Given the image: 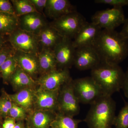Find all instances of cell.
<instances>
[{
  "mask_svg": "<svg viewBox=\"0 0 128 128\" xmlns=\"http://www.w3.org/2000/svg\"><path fill=\"white\" fill-rule=\"evenodd\" d=\"M93 46L107 63L119 64L128 56V40L115 30L102 29Z\"/></svg>",
  "mask_w": 128,
  "mask_h": 128,
  "instance_id": "cell-1",
  "label": "cell"
},
{
  "mask_svg": "<svg viewBox=\"0 0 128 128\" xmlns=\"http://www.w3.org/2000/svg\"><path fill=\"white\" fill-rule=\"evenodd\" d=\"M91 70V77L104 95L112 96L122 89L125 72L119 64L101 61Z\"/></svg>",
  "mask_w": 128,
  "mask_h": 128,
  "instance_id": "cell-2",
  "label": "cell"
},
{
  "mask_svg": "<svg viewBox=\"0 0 128 128\" xmlns=\"http://www.w3.org/2000/svg\"><path fill=\"white\" fill-rule=\"evenodd\" d=\"M84 120L89 128H112L116 115V104L112 96L104 95L90 105Z\"/></svg>",
  "mask_w": 128,
  "mask_h": 128,
  "instance_id": "cell-3",
  "label": "cell"
},
{
  "mask_svg": "<svg viewBox=\"0 0 128 128\" xmlns=\"http://www.w3.org/2000/svg\"><path fill=\"white\" fill-rule=\"evenodd\" d=\"M86 22L85 18L76 11L53 20L50 24L63 38L72 40Z\"/></svg>",
  "mask_w": 128,
  "mask_h": 128,
  "instance_id": "cell-4",
  "label": "cell"
},
{
  "mask_svg": "<svg viewBox=\"0 0 128 128\" xmlns=\"http://www.w3.org/2000/svg\"><path fill=\"white\" fill-rule=\"evenodd\" d=\"M72 84L75 94L80 103L91 105L105 95L91 76L73 80Z\"/></svg>",
  "mask_w": 128,
  "mask_h": 128,
  "instance_id": "cell-5",
  "label": "cell"
},
{
  "mask_svg": "<svg viewBox=\"0 0 128 128\" xmlns=\"http://www.w3.org/2000/svg\"><path fill=\"white\" fill-rule=\"evenodd\" d=\"M9 41L16 51L38 55L41 50L37 34L20 28L9 35Z\"/></svg>",
  "mask_w": 128,
  "mask_h": 128,
  "instance_id": "cell-6",
  "label": "cell"
},
{
  "mask_svg": "<svg viewBox=\"0 0 128 128\" xmlns=\"http://www.w3.org/2000/svg\"><path fill=\"white\" fill-rule=\"evenodd\" d=\"M72 80L60 89L57 112L74 117L80 113V103L75 94Z\"/></svg>",
  "mask_w": 128,
  "mask_h": 128,
  "instance_id": "cell-7",
  "label": "cell"
},
{
  "mask_svg": "<svg viewBox=\"0 0 128 128\" xmlns=\"http://www.w3.org/2000/svg\"><path fill=\"white\" fill-rule=\"evenodd\" d=\"M122 8H113L98 11L92 17V22L102 29L115 30L125 22Z\"/></svg>",
  "mask_w": 128,
  "mask_h": 128,
  "instance_id": "cell-8",
  "label": "cell"
},
{
  "mask_svg": "<svg viewBox=\"0 0 128 128\" xmlns=\"http://www.w3.org/2000/svg\"><path fill=\"white\" fill-rule=\"evenodd\" d=\"M72 80L69 69H57L41 75L36 81L40 88L55 90L60 89Z\"/></svg>",
  "mask_w": 128,
  "mask_h": 128,
  "instance_id": "cell-9",
  "label": "cell"
},
{
  "mask_svg": "<svg viewBox=\"0 0 128 128\" xmlns=\"http://www.w3.org/2000/svg\"><path fill=\"white\" fill-rule=\"evenodd\" d=\"M101 61L100 56L93 46H82L76 49L73 65L80 70H92Z\"/></svg>",
  "mask_w": 128,
  "mask_h": 128,
  "instance_id": "cell-10",
  "label": "cell"
},
{
  "mask_svg": "<svg viewBox=\"0 0 128 128\" xmlns=\"http://www.w3.org/2000/svg\"><path fill=\"white\" fill-rule=\"evenodd\" d=\"M76 49L72 40L63 38L53 50L58 69H69L73 65Z\"/></svg>",
  "mask_w": 128,
  "mask_h": 128,
  "instance_id": "cell-11",
  "label": "cell"
},
{
  "mask_svg": "<svg viewBox=\"0 0 128 128\" xmlns=\"http://www.w3.org/2000/svg\"><path fill=\"white\" fill-rule=\"evenodd\" d=\"M60 90L37 88L35 92L34 110L54 111L57 112Z\"/></svg>",
  "mask_w": 128,
  "mask_h": 128,
  "instance_id": "cell-12",
  "label": "cell"
},
{
  "mask_svg": "<svg viewBox=\"0 0 128 128\" xmlns=\"http://www.w3.org/2000/svg\"><path fill=\"white\" fill-rule=\"evenodd\" d=\"M102 29L92 22H86L82 26L73 40L75 48L93 46Z\"/></svg>",
  "mask_w": 128,
  "mask_h": 128,
  "instance_id": "cell-13",
  "label": "cell"
},
{
  "mask_svg": "<svg viewBox=\"0 0 128 128\" xmlns=\"http://www.w3.org/2000/svg\"><path fill=\"white\" fill-rule=\"evenodd\" d=\"M19 28L37 34L48 24L45 16L39 12H31L18 17Z\"/></svg>",
  "mask_w": 128,
  "mask_h": 128,
  "instance_id": "cell-14",
  "label": "cell"
},
{
  "mask_svg": "<svg viewBox=\"0 0 128 128\" xmlns=\"http://www.w3.org/2000/svg\"><path fill=\"white\" fill-rule=\"evenodd\" d=\"M18 66L36 80L40 74L38 55L16 51L14 55Z\"/></svg>",
  "mask_w": 128,
  "mask_h": 128,
  "instance_id": "cell-15",
  "label": "cell"
},
{
  "mask_svg": "<svg viewBox=\"0 0 128 128\" xmlns=\"http://www.w3.org/2000/svg\"><path fill=\"white\" fill-rule=\"evenodd\" d=\"M57 114L55 111L34 110L28 114L26 125L29 128H50Z\"/></svg>",
  "mask_w": 128,
  "mask_h": 128,
  "instance_id": "cell-16",
  "label": "cell"
},
{
  "mask_svg": "<svg viewBox=\"0 0 128 128\" xmlns=\"http://www.w3.org/2000/svg\"><path fill=\"white\" fill-rule=\"evenodd\" d=\"M76 11L68 0H47L44 10L46 16L53 20Z\"/></svg>",
  "mask_w": 128,
  "mask_h": 128,
  "instance_id": "cell-17",
  "label": "cell"
},
{
  "mask_svg": "<svg viewBox=\"0 0 128 128\" xmlns=\"http://www.w3.org/2000/svg\"><path fill=\"white\" fill-rule=\"evenodd\" d=\"M37 34L41 49L46 48L53 50L63 38L50 24L46 25Z\"/></svg>",
  "mask_w": 128,
  "mask_h": 128,
  "instance_id": "cell-18",
  "label": "cell"
},
{
  "mask_svg": "<svg viewBox=\"0 0 128 128\" xmlns=\"http://www.w3.org/2000/svg\"><path fill=\"white\" fill-rule=\"evenodd\" d=\"M9 82L17 92L27 88L36 89V82L18 66L16 71L12 76Z\"/></svg>",
  "mask_w": 128,
  "mask_h": 128,
  "instance_id": "cell-19",
  "label": "cell"
},
{
  "mask_svg": "<svg viewBox=\"0 0 128 128\" xmlns=\"http://www.w3.org/2000/svg\"><path fill=\"white\" fill-rule=\"evenodd\" d=\"M36 89H22L15 94H9V96L12 102L24 108L29 114L34 110L35 92Z\"/></svg>",
  "mask_w": 128,
  "mask_h": 128,
  "instance_id": "cell-20",
  "label": "cell"
},
{
  "mask_svg": "<svg viewBox=\"0 0 128 128\" xmlns=\"http://www.w3.org/2000/svg\"><path fill=\"white\" fill-rule=\"evenodd\" d=\"M38 58L41 75L58 69L57 61L52 50L41 49L38 55Z\"/></svg>",
  "mask_w": 128,
  "mask_h": 128,
  "instance_id": "cell-21",
  "label": "cell"
},
{
  "mask_svg": "<svg viewBox=\"0 0 128 128\" xmlns=\"http://www.w3.org/2000/svg\"><path fill=\"white\" fill-rule=\"evenodd\" d=\"M19 28L18 17L14 14L0 12V34L9 36Z\"/></svg>",
  "mask_w": 128,
  "mask_h": 128,
  "instance_id": "cell-22",
  "label": "cell"
},
{
  "mask_svg": "<svg viewBox=\"0 0 128 128\" xmlns=\"http://www.w3.org/2000/svg\"><path fill=\"white\" fill-rule=\"evenodd\" d=\"M82 121L80 120L74 119L73 117L57 112L51 127L53 128H78V124Z\"/></svg>",
  "mask_w": 128,
  "mask_h": 128,
  "instance_id": "cell-23",
  "label": "cell"
},
{
  "mask_svg": "<svg viewBox=\"0 0 128 128\" xmlns=\"http://www.w3.org/2000/svg\"><path fill=\"white\" fill-rule=\"evenodd\" d=\"M14 55L9 57L0 67V74L3 82L8 84L16 71L18 64Z\"/></svg>",
  "mask_w": 128,
  "mask_h": 128,
  "instance_id": "cell-24",
  "label": "cell"
},
{
  "mask_svg": "<svg viewBox=\"0 0 128 128\" xmlns=\"http://www.w3.org/2000/svg\"><path fill=\"white\" fill-rule=\"evenodd\" d=\"M11 2L15 14L18 17L31 12H38L30 0H12Z\"/></svg>",
  "mask_w": 128,
  "mask_h": 128,
  "instance_id": "cell-25",
  "label": "cell"
},
{
  "mask_svg": "<svg viewBox=\"0 0 128 128\" xmlns=\"http://www.w3.org/2000/svg\"><path fill=\"white\" fill-rule=\"evenodd\" d=\"M2 95L0 96V115L4 118L8 116L12 102L10 98L9 94L5 90H2Z\"/></svg>",
  "mask_w": 128,
  "mask_h": 128,
  "instance_id": "cell-26",
  "label": "cell"
},
{
  "mask_svg": "<svg viewBox=\"0 0 128 128\" xmlns=\"http://www.w3.org/2000/svg\"><path fill=\"white\" fill-rule=\"evenodd\" d=\"M113 125L114 128H128V102L125 103L116 116Z\"/></svg>",
  "mask_w": 128,
  "mask_h": 128,
  "instance_id": "cell-27",
  "label": "cell"
},
{
  "mask_svg": "<svg viewBox=\"0 0 128 128\" xmlns=\"http://www.w3.org/2000/svg\"><path fill=\"white\" fill-rule=\"evenodd\" d=\"M28 113L24 108L12 102V105L9 111L8 116L14 118L16 121H26L28 116Z\"/></svg>",
  "mask_w": 128,
  "mask_h": 128,
  "instance_id": "cell-28",
  "label": "cell"
},
{
  "mask_svg": "<svg viewBox=\"0 0 128 128\" xmlns=\"http://www.w3.org/2000/svg\"><path fill=\"white\" fill-rule=\"evenodd\" d=\"M94 2L98 4L110 5L116 8H122L128 6V0H95Z\"/></svg>",
  "mask_w": 128,
  "mask_h": 128,
  "instance_id": "cell-29",
  "label": "cell"
},
{
  "mask_svg": "<svg viewBox=\"0 0 128 128\" xmlns=\"http://www.w3.org/2000/svg\"><path fill=\"white\" fill-rule=\"evenodd\" d=\"M15 50L12 48L5 46L0 50V67L4 62L10 57L14 55Z\"/></svg>",
  "mask_w": 128,
  "mask_h": 128,
  "instance_id": "cell-30",
  "label": "cell"
},
{
  "mask_svg": "<svg viewBox=\"0 0 128 128\" xmlns=\"http://www.w3.org/2000/svg\"><path fill=\"white\" fill-rule=\"evenodd\" d=\"M0 12L16 15L11 2L8 0H0Z\"/></svg>",
  "mask_w": 128,
  "mask_h": 128,
  "instance_id": "cell-31",
  "label": "cell"
},
{
  "mask_svg": "<svg viewBox=\"0 0 128 128\" xmlns=\"http://www.w3.org/2000/svg\"><path fill=\"white\" fill-rule=\"evenodd\" d=\"M34 6L35 9L38 12L42 14H44L46 7L47 0H30Z\"/></svg>",
  "mask_w": 128,
  "mask_h": 128,
  "instance_id": "cell-32",
  "label": "cell"
},
{
  "mask_svg": "<svg viewBox=\"0 0 128 128\" xmlns=\"http://www.w3.org/2000/svg\"><path fill=\"white\" fill-rule=\"evenodd\" d=\"M3 120L1 128H14L16 125L15 120L9 116L5 118Z\"/></svg>",
  "mask_w": 128,
  "mask_h": 128,
  "instance_id": "cell-33",
  "label": "cell"
},
{
  "mask_svg": "<svg viewBox=\"0 0 128 128\" xmlns=\"http://www.w3.org/2000/svg\"><path fill=\"white\" fill-rule=\"evenodd\" d=\"M122 89L123 90L125 96L128 99V67L126 72H125Z\"/></svg>",
  "mask_w": 128,
  "mask_h": 128,
  "instance_id": "cell-34",
  "label": "cell"
},
{
  "mask_svg": "<svg viewBox=\"0 0 128 128\" xmlns=\"http://www.w3.org/2000/svg\"><path fill=\"white\" fill-rule=\"evenodd\" d=\"M123 24L122 28L120 32L123 36L128 40V17L126 18Z\"/></svg>",
  "mask_w": 128,
  "mask_h": 128,
  "instance_id": "cell-35",
  "label": "cell"
},
{
  "mask_svg": "<svg viewBox=\"0 0 128 128\" xmlns=\"http://www.w3.org/2000/svg\"><path fill=\"white\" fill-rule=\"evenodd\" d=\"M24 121V120H20L16 121V124L14 128H26V124Z\"/></svg>",
  "mask_w": 128,
  "mask_h": 128,
  "instance_id": "cell-36",
  "label": "cell"
},
{
  "mask_svg": "<svg viewBox=\"0 0 128 128\" xmlns=\"http://www.w3.org/2000/svg\"><path fill=\"white\" fill-rule=\"evenodd\" d=\"M6 41L4 38V36L0 34V50L5 46Z\"/></svg>",
  "mask_w": 128,
  "mask_h": 128,
  "instance_id": "cell-37",
  "label": "cell"
},
{
  "mask_svg": "<svg viewBox=\"0 0 128 128\" xmlns=\"http://www.w3.org/2000/svg\"><path fill=\"white\" fill-rule=\"evenodd\" d=\"M3 118L0 115V128H1L2 125V122L3 121Z\"/></svg>",
  "mask_w": 128,
  "mask_h": 128,
  "instance_id": "cell-38",
  "label": "cell"
},
{
  "mask_svg": "<svg viewBox=\"0 0 128 128\" xmlns=\"http://www.w3.org/2000/svg\"><path fill=\"white\" fill-rule=\"evenodd\" d=\"M26 128H28V126H27L26 125Z\"/></svg>",
  "mask_w": 128,
  "mask_h": 128,
  "instance_id": "cell-39",
  "label": "cell"
},
{
  "mask_svg": "<svg viewBox=\"0 0 128 128\" xmlns=\"http://www.w3.org/2000/svg\"><path fill=\"white\" fill-rule=\"evenodd\" d=\"M50 128H52V127H51V126H50Z\"/></svg>",
  "mask_w": 128,
  "mask_h": 128,
  "instance_id": "cell-40",
  "label": "cell"
},
{
  "mask_svg": "<svg viewBox=\"0 0 128 128\" xmlns=\"http://www.w3.org/2000/svg\"><path fill=\"white\" fill-rule=\"evenodd\" d=\"M1 76H0V77Z\"/></svg>",
  "mask_w": 128,
  "mask_h": 128,
  "instance_id": "cell-41",
  "label": "cell"
},
{
  "mask_svg": "<svg viewBox=\"0 0 128 128\" xmlns=\"http://www.w3.org/2000/svg\"></svg>",
  "mask_w": 128,
  "mask_h": 128,
  "instance_id": "cell-42",
  "label": "cell"
}]
</instances>
